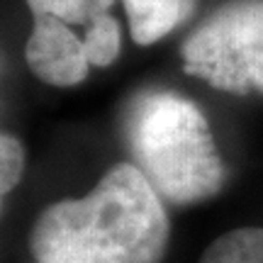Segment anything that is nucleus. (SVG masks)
<instances>
[{
  "label": "nucleus",
  "mask_w": 263,
  "mask_h": 263,
  "mask_svg": "<svg viewBox=\"0 0 263 263\" xmlns=\"http://www.w3.org/2000/svg\"><path fill=\"white\" fill-rule=\"evenodd\" d=\"M54 263H83V261H54Z\"/></svg>",
  "instance_id": "10"
},
{
  "label": "nucleus",
  "mask_w": 263,
  "mask_h": 263,
  "mask_svg": "<svg viewBox=\"0 0 263 263\" xmlns=\"http://www.w3.org/2000/svg\"><path fill=\"white\" fill-rule=\"evenodd\" d=\"M83 42L88 59H90V66L105 68V66L112 64L115 59L120 57V51H122V27H120V22L112 15H105V17L95 20L90 27H85Z\"/></svg>",
  "instance_id": "8"
},
{
  "label": "nucleus",
  "mask_w": 263,
  "mask_h": 263,
  "mask_svg": "<svg viewBox=\"0 0 263 263\" xmlns=\"http://www.w3.org/2000/svg\"><path fill=\"white\" fill-rule=\"evenodd\" d=\"M32 15H51L66 25L90 27L95 20L110 15L115 0H25Z\"/></svg>",
  "instance_id": "7"
},
{
  "label": "nucleus",
  "mask_w": 263,
  "mask_h": 263,
  "mask_svg": "<svg viewBox=\"0 0 263 263\" xmlns=\"http://www.w3.org/2000/svg\"><path fill=\"white\" fill-rule=\"evenodd\" d=\"M25 61L42 83L54 88L78 85L90 71L85 42L71 29V25L51 15H32Z\"/></svg>",
  "instance_id": "4"
},
{
  "label": "nucleus",
  "mask_w": 263,
  "mask_h": 263,
  "mask_svg": "<svg viewBox=\"0 0 263 263\" xmlns=\"http://www.w3.org/2000/svg\"><path fill=\"white\" fill-rule=\"evenodd\" d=\"M197 0H122L134 44L146 47L171 34L195 12Z\"/></svg>",
  "instance_id": "5"
},
{
  "label": "nucleus",
  "mask_w": 263,
  "mask_h": 263,
  "mask_svg": "<svg viewBox=\"0 0 263 263\" xmlns=\"http://www.w3.org/2000/svg\"><path fill=\"white\" fill-rule=\"evenodd\" d=\"M200 263H263V227H239L217 236Z\"/></svg>",
  "instance_id": "6"
},
{
  "label": "nucleus",
  "mask_w": 263,
  "mask_h": 263,
  "mask_svg": "<svg viewBox=\"0 0 263 263\" xmlns=\"http://www.w3.org/2000/svg\"><path fill=\"white\" fill-rule=\"evenodd\" d=\"M22 173H25V146L20 144L17 137L3 132V137H0V190H3V197L10 190H15Z\"/></svg>",
  "instance_id": "9"
},
{
  "label": "nucleus",
  "mask_w": 263,
  "mask_h": 263,
  "mask_svg": "<svg viewBox=\"0 0 263 263\" xmlns=\"http://www.w3.org/2000/svg\"><path fill=\"white\" fill-rule=\"evenodd\" d=\"M166 246L163 197L137 163H117L85 197L49 205L29 234L39 263H161Z\"/></svg>",
  "instance_id": "1"
},
{
  "label": "nucleus",
  "mask_w": 263,
  "mask_h": 263,
  "mask_svg": "<svg viewBox=\"0 0 263 263\" xmlns=\"http://www.w3.org/2000/svg\"><path fill=\"white\" fill-rule=\"evenodd\" d=\"M124 139L134 163L173 205L217 195L227 178L207 117L173 90H144L124 110Z\"/></svg>",
  "instance_id": "2"
},
{
  "label": "nucleus",
  "mask_w": 263,
  "mask_h": 263,
  "mask_svg": "<svg viewBox=\"0 0 263 263\" xmlns=\"http://www.w3.org/2000/svg\"><path fill=\"white\" fill-rule=\"evenodd\" d=\"M183 71L234 95H263V0H229L180 47Z\"/></svg>",
  "instance_id": "3"
}]
</instances>
